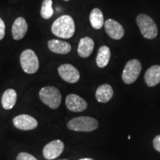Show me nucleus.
Here are the masks:
<instances>
[{
  "mask_svg": "<svg viewBox=\"0 0 160 160\" xmlns=\"http://www.w3.org/2000/svg\"><path fill=\"white\" fill-rule=\"evenodd\" d=\"M51 31L56 37L70 39L74 35L75 23L71 16L64 15L57 19L51 26Z\"/></svg>",
  "mask_w": 160,
  "mask_h": 160,
  "instance_id": "1",
  "label": "nucleus"
},
{
  "mask_svg": "<svg viewBox=\"0 0 160 160\" xmlns=\"http://www.w3.org/2000/svg\"><path fill=\"white\" fill-rule=\"evenodd\" d=\"M99 127V122L94 118L90 117H79L70 120L68 128L73 131L91 132Z\"/></svg>",
  "mask_w": 160,
  "mask_h": 160,
  "instance_id": "2",
  "label": "nucleus"
},
{
  "mask_svg": "<svg viewBox=\"0 0 160 160\" xmlns=\"http://www.w3.org/2000/svg\"><path fill=\"white\" fill-rule=\"evenodd\" d=\"M39 95L41 101L51 109L58 108L61 104V93L57 88L53 86H47L41 88Z\"/></svg>",
  "mask_w": 160,
  "mask_h": 160,
  "instance_id": "3",
  "label": "nucleus"
},
{
  "mask_svg": "<svg viewBox=\"0 0 160 160\" xmlns=\"http://www.w3.org/2000/svg\"><path fill=\"white\" fill-rule=\"evenodd\" d=\"M136 20L143 37L153 39L157 37V26L152 18L145 14H139Z\"/></svg>",
  "mask_w": 160,
  "mask_h": 160,
  "instance_id": "4",
  "label": "nucleus"
},
{
  "mask_svg": "<svg viewBox=\"0 0 160 160\" xmlns=\"http://www.w3.org/2000/svg\"><path fill=\"white\" fill-rule=\"evenodd\" d=\"M20 64L23 71L28 74L35 73L39 70V59L35 52L31 49L25 50L21 53Z\"/></svg>",
  "mask_w": 160,
  "mask_h": 160,
  "instance_id": "5",
  "label": "nucleus"
},
{
  "mask_svg": "<svg viewBox=\"0 0 160 160\" xmlns=\"http://www.w3.org/2000/svg\"><path fill=\"white\" fill-rule=\"evenodd\" d=\"M142 71V65L138 59H131L126 64L123 70L122 78L123 82L128 85L133 83L138 79Z\"/></svg>",
  "mask_w": 160,
  "mask_h": 160,
  "instance_id": "6",
  "label": "nucleus"
},
{
  "mask_svg": "<svg viewBox=\"0 0 160 160\" xmlns=\"http://www.w3.org/2000/svg\"><path fill=\"white\" fill-rule=\"evenodd\" d=\"M58 73L62 79L66 82L76 83L80 79V73L73 65L70 64H63L58 68Z\"/></svg>",
  "mask_w": 160,
  "mask_h": 160,
  "instance_id": "7",
  "label": "nucleus"
},
{
  "mask_svg": "<svg viewBox=\"0 0 160 160\" xmlns=\"http://www.w3.org/2000/svg\"><path fill=\"white\" fill-rule=\"evenodd\" d=\"M64 148L65 145L61 140H53L44 147L43 156L48 160L57 159L62 153Z\"/></svg>",
  "mask_w": 160,
  "mask_h": 160,
  "instance_id": "8",
  "label": "nucleus"
},
{
  "mask_svg": "<svg viewBox=\"0 0 160 160\" xmlns=\"http://www.w3.org/2000/svg\"><path fill=\"white\" fill-rule=\"evenodd\" d=\"M13 125L17 128L22 131H31L38 126L37 119L28 114H21L13 119Z\"/></svg>",
  "mask_w": 160,
  "mask_h": 160,
  "instance_id": "9",
  "label": "nucleus"
},
{
  "mask_svg": "<svg viewBox=\"0 0 160 160\" xmlns=\"http://www.w3.org/2000/svg\"><path fill=\"white\" fill-rule=\"evenodd\" d=\"M105 30L107 34L111 39L115 40L121 39L125 34V31L121 24L115 20L109 19L105 22Z\"/></svg>",
  "mask_w": 160,
  "mask_h": 160,
  "instance_id": "10",
  "label": "nucleus"
},
{
  "mask_svg": "<svg viewBox=\"0 0 160 160\" xmlns=\"http://www.w3.org/2000/svg\"><path fill=\"white\" fill-rule=\"evenodd\" d=\"M65 104L68 109L72 112H82L88 107V104L85 99L73 93L67 96Z\"/></svg>",
  "mask_w": 160,
  "mask_h": 160,
  "instance_id": "11",
  "label": "nucleus"
},
{
  "mask_svg": "<svg viewBox=\"0 0 160 160\" xmlns=\"http://www.w3.org/2000/svg\"><path fill=\"white\" fill-rule=\"evenodd\" d=\"M28 23L22 17H19L15 20L12 27V35L15 40H20L25 37L28 31Z\"/></svg>",
  "mask_w": 160,
  "mask_h": 160,
  "instance_id": "12",
  "label": "nucleus"
},
{
  "mask_svg": "<svg viewBox=\"0 0 160 160\" xmlns=\"http://www.w3.org/2000/svg\"><path fill=\"white\" fill-rule=\"evenodd\" d=\"M94 48V42L90 37H84L80 39L77 53L80 57L87 58L91 56Z\"/></svg>",
  "mask_w": 160,
  "mask_h": 160,
  "instance_id": "13",
  "label": "nucleus"
},
{
  "mask_svg": "<svg viewBox=\"0 0 160 160\" xmlns=\"http://www.w3.org/2000/svg\"><path fill=\"white\" fill-rule=\"evenodd\" d=\"M50 51L58 54H67L71 51V45L68 42L59 39H51L48 42Z\"/></svg>",
  "mask_w": 160,
  "mask_h": 160,
  "instance_id": "14",
  "label": "nucleus"
},
{
  "mask_svg": "<svg viewBox=\"0 0 160 160\" xmlns=\"http://www.w3.org/2000/svg\"><path fill=\"white\" fill-rule=\"evenodd\" d=\"M145 81L148 87H154L160 83V65H153L146 71Z\"/></svg>",
  "mask_w": 160,
  "mask_h": 160,
  "instance_id": "15",
  "label": "nucleus"
},
{
  "mask_svg": "<svg viewBox=\"0 0 160 160\" xmlns=\"http://www.w3.org/2000/svg\"><path fill=\"white\" fill-rule=\"evenodd\" d=\"M113 96V90L108 84L100 85L96 91V99L99 102H108L112 99Z\"/></svg>",
  "mask_w": 160,
  "mask_h": 160,
  "instance_id": "16",
  "label": "nucleus"
},
{
  "mask_svg": "<svg viewBox=\"0 0 160 160\" xmlns=\"http://www.w3.org/2000/svg\"><path fill=\"white\" fill-rule=\"evenodd\" d=\"M17 99V93L15 90L8 89L4 92L2 97V105L5 110H11L14 107Z\"/></svg>",
  "mask_w": 160,
  "mask_h": 160,
  "instance_id": "17",
  "label": "nucleus"
},
{
  "mask_svg": "<svg viewBox=\"0 0 160 160\" xmlns=\"http://www.w3.org/2000/svg\"><path fill=\"white\" fill-rule=\"evenodd\" d=\"M111 50L107 46H102L99 48L97 56V65L99 68H105L108 65L111 59Z\"/></svg>",
  "mask_w": 160,
  "mask_h": 160,
  "instance_id": "18",
  "label": "nucleus"
},
{
  "mask_svg": "<svg viewBox=\"0 0 160 160\" xmlns=\"http://www.w3.org/2000/svg\"><path fill=\"white\" fill-rule=\"evenodd\" d=\"M89 19L92 27L96 30L101 29L105 24L103 13L101 11V10L99 8H94L92 10Z\"/></svg>",
  "mask_w": 160,
  "mask_h": 160,
  "instance_id": "19",
  "label": "nucleus"
},
{
  "mask_svg": "<svg viewBox=\"0 0 160 160\" xmlns=\"http://www.w3.org/2000/svg\"><path fill=\"white\" fill-rule=\"evenodd\" d=\"M52 5H53L52 0H44L42 2L40 14L43 19H48L53 15V10L52 8Z\"/></svg>",
  "mask_w": 160,
  "mask_h": 160,
  "instance_id": "20",
  "label": "nucleus"
},
{
  "mask_svg": "<svg viewBox=\"0 0 160 160\" xmlns=\"http://www.w3.org/2000/svg\"><path fill=\"white\" fill-rule=\"evenodd\" d=\"M17 160H37V159H36L33 155L30 154L28 153L22 152L18 154Z\"/></svg>",
  "mask_w": 160,
  "mask_h": 160,
  "instance_id": "21",
  "label": "nucleus"
},
{
  "mask_svg": "<svg viewBox=\"0 0 160 160\" xmlns=\"http://www.w3.org/2000/svg\"><path fill=\"white\" fill-rule=\"evenodd\" d=\"M5 25L3 20L0 18V40H2L5 37Z\"/></svg>",
  "mask_w": 160,
  "mask_h": 160,
  "instance_id": "22",
  "label": "nucleus"
},
{
  "mask_svg": "<svg viewBox=\"0 0 160 160\" xmlns=\"http://www.w3.org/2000/svg\"><path fill=\"white\" fill-rule=\"evenodd\" d=\"M153 147L157 151L160 152V135H158L153 139Z\"/></svg>",
  "mask_w": 160,
  "mask_h": 160,
  "instance_id": "23",
  "label": "nucleus"
},
{
  "mask_svg": "<svg viewBox=\"0 0 160 160\" xmlns=\"http://www.w3.org/2000/svg\"><path fill=\"white\" fill-rule=\"evenodd\" d=\"M79 160H94V159H91V158H83V159H80Z\"/></svg>",
  "mask_w": 160,
  "mask_h": 160,
  "instance_id": "24",
  "label": "nucleus"
},
{
  "mask_svg": "<svg viewBox=\"0 0 160 160\" xmlns=\"http://www.w3.org/2000/svg\"><path fill=\"white\" fill-rule=\"evenodd\" d=\"M64 1H69V0H64Z\"/></svg>",
  "mask_w": 160,
  "mask_h": 160,
  "instance_id": "25",
  "label": "nucleus"
},
{
  "mask_svg": "<svg viewBox=\"0 0 160 160\" xmlns=\"http://www.w3.org/2000/svg\"><path fill=\"white\" fill-rule=\"evenodd\" d=\"M60 160H67V159H60Z\"/></svg>",
  "mask_w": 160,
  "mask_h": 160,
  "instance_id": "26",
  "label": "nucleus"
}]
</instances>
